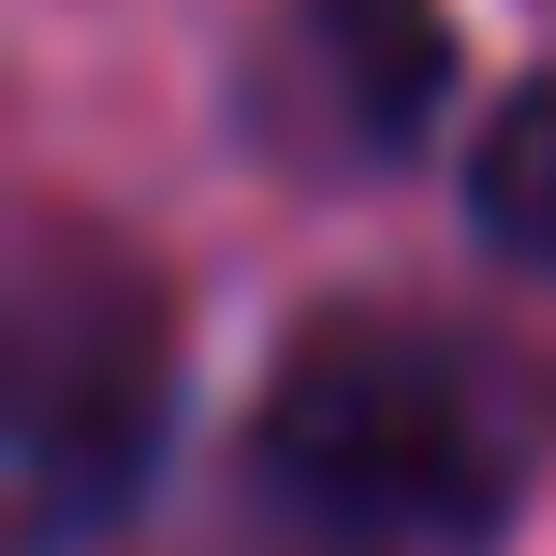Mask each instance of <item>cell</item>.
I'll list each match as a JSON object with an SVG mask.
<instances>
[{
	"instance_id": "6da1fadb",
	"label": "cell",
	"mask_w": 556,
	"mask_h": 556,
	"mask_svg": "<svg viewBox=\"0 0 556 556\" xmlns=\"http://www.w3.org/2000/svg\"><path fill=\"white\" fill-rule=\"evenodd\" d=\"M556 440V381L528 352L425 307H323L278 352L250 469L264 513L323 556H469L528 498Z\"/></svg>"
},
{
	"instance_id": "7a4b0ae2",
	"label": "cell",
	"mask_w": 556,
	"mask_h": 556,
	"mask_svg": "<svg viewBox=\"0 0 556 556\" xmlns=\"http://www.w3.org/2000/svg\"><path fill=\"white\" fill-rule=\"evenodd\" d=\"M0 395H15V528L29 556L103 542L147 498L176 425V307L117 235L29 220L15 307H0Z\"/></svg>"
},
{
	"instance_id": "3957f363",
	"label": "cell",
	"mask_w": 556,
	"mask_h": 556,
	"mask_svg": "<svg viewBox=\"0 0 556 556\" xmlns=\"http://www.w3.org/2000/svg\"><path fill=\"white\" fill-rule=\"evenodd\" d=\"M454 29L440 0H278L250 59V132L293 176H381L440 132Z\"/></svg>"
},
{
	"instance_id": "277c9868",
	"label": "cell",
	"mask_w": 556,
	"mask_h": 556,
	"mask_svg": "<svg viewBox=\"0 0 556 556\" xmlns=\"http://www.w3.org/2000/svg\"><path fill=\"white\" fill-rule=\"evenodd\" d=\"M469 235L498 264L556 278V74H513L469 132Z\"/></svg>"
}]
</instances>
